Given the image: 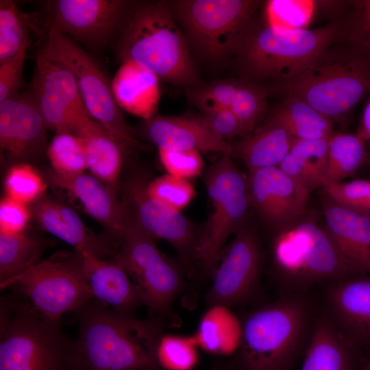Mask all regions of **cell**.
I'll list each match as a JSON object with an SVG mask.
<instances>
[{"label":"cell","mask_w":370,"mask_h":370,"mask_svg":"<svg viewBox=\"0 0 370 370\" xmlns=\"http://www.w3.org/2000/svg\"><path fill=\"white\" fill-rule=\"evenodd\" d=\"M166 1L190 49L211 61L235 56L262 4L256 0Z\"/></svg>","instance_id":"obj_6"},{"label":"cell","mask_w":370,"mask_h":370,"mask_svg":"<svg viewBox=\"0 0 370 370\" xmlns=\"http://www.w3.org/2000/svg\"><path fill=\"white\" fill-rule=\"evenodd\" d=\"M29 19L13 1H0V62L15 56L29 44Z\"/></svg>","instance_id":"obj_35"},{"label":"cell","mask_w":370,"mask_h":370,"mask_svg":"<svg viewBox=\"0 0 370 370\" xmlns=\"http://www.w3.org/2000/svg\"><path fill=\"white\" fill-rule=\"evenodd\" d=\"M42 241L31 234L0 233V284L39 262Z\"/></svg>","instance_id":"obj_32"},{"label":"cell","mask_w":370,"mask_h":370,"mask_svg":"<svg viewBox=\"0 0 370 370\" xmlns=\"http://www.w3.org/2000/svg\"><path fill=\"white\" fill-rule=\"evenodd\" d=\"M295 140L284 128L265 117L251 133L230 142L232 156L242 160L249 172L278 166Z\"/></svg>","instance_id":"obj_24"},{"label":"cell","mask_w":370,"mask_h":370,"mask_svg":"<svg viewBox=\"0 0 370 370\" xmlns=\"http://www.w3.org/2000/svg\"><path fill=\"white\" fill-rule=\"evenodd\" d=\"M7 197L29 205L40 199L46 190V184L40 174L31 164H13L4 180Z\"/></svg>","instance_id":"obj_38"},{"label":"cell","mask_w":370,"mask_h":370,"mask_svg":"<svg viewBox=\"0 0 370 370\" xmlns=\"http://www.w3.org/2000/svg\"><path fill=\"white\" fill-rule=\"evenodd\" d=\"M148 182L143 173L130 177L124 186L121 201L125 220L136 224L153 238L169 243L178 252L186 271H191L197 260L199 234L180 212L173 210L151 197L147 191Z\"/></svg>","instance_id":"obj_13"},{"label":"cell","mask_w":370,"mask_h":370,"mask_svg":"<svg viewBox=\"0 0 370 370\" xmlns=\"http://www.w3.org/2000/svg\"><path fill=\"white\" fill-rule=\"evenodd\" d=\"M160 162L168 174L188 180L198 176L204 168L200 152L158 149Z\"/></svg>","instance_id":"obj_42"},{"label":"cell","mask_w":370,"mask_h":370,"mask_svg":"<svg viewBox=\"0 0 370 370\" xmlns=\"http://www.w3.org/2000/svg\"><path fill=\"white\" fill-rule=\"evenodd\" d=\"M328 199L325 230L352 276H370V217Z\"/></svg>","instance_id":"obj_19"},{"label":"cell","mask_w":370,"mask_h":370,"mask_svg":"<svg viewBox=\"0 0 370 370\" xmlns=\"http://www.w3.org/2000/svg\"><path fill=\"white\" fill-rule=\"evenodd\" d=\"M334 203L370 217V180L358 179L321 186Z\"/></svg>","instance_id":"obj_40"},{"label":"cell","mask_w":370,"mask_h":370,"mask_svg":"<svg viewBox=\"0 0 370 370\" xmlns=\"http://www.w3.org/2000/svg\"><path fill=\"white\" fill-rule=\"evenodd\" d=\"M260 267L258 239L251 230L241 227L213 273L206 294L207 306L230 308L247 301L257 290Z\"/></svg>","instance_id":"obj_15"},{"label":"cell","mask_w":370,"mask_h":370,"mask_svg":"<svg viewBox=\"0 0 370 370\" xmlns=\"http://www.w3.org/2000/svg\"><path fill=\"white\" fill-rule=\"evenodd\" d=\"M46 153L52 170L60 175H76L87 169L83 142L72 133H56L48 144Z\"/></svg>","instance_id":"obj_34"},{"label":"cell","mask_w":370,"mask_h":370,"mask_svg":"<svg viewBox=\"0 0 370 370\" xmlns=\"http://www.w3.org/2000/svg\"><path fill=\"white\" fill-rule=\"evenodd\" d=\"M79 310L71 370H161L156 349L169 318L138 319L90 301Z\"/></svg>","instance_id":"obj_1"},{"label":"cell","mask_w":370,"mask_h":370,"mask_svg":"<svg viewBox=\"0 0 370 370\" xmlns=\"http://www.w3.org/2000/svg\"><path fill=\"white\" fill-rule=\"evenodd\" d=\"M198 346L193 336L164 334L156 349L161 370H193L199 362Z\"/></svg>","instance_id":"obj_36"},{"label":"cell","mask_w":370,"mask_h":370,"mask_svg":"<svg viewBox=\"0 0 370 370\" xmlns=\"http://www.w3.org/2000/svg\"><path fill=\"white\" fill-rule=\"evenodd\" d=\"M339 38L336 21L322 27L295 28L253 18L234 57L243 78L264 83L288 79L310 66Z\"/></svg>","instance_id":"obj_3"},{"label":"cell","mask_w":370,"mask_h":370,"mask_svg":"<svg viewBox=\"0 0 370 370\" xmlns=\"http://www.w3.org/2000/svg\"><path fill=\"white\" fill-rule=\"evenodd\" d=\"M116 51L122 62H136L160 80L188 88L201 82L189 43L166 1L135 2Z\"/></svg>","instance_id":"obj_2"},{"label":"cell","mask_w":370,"mask_h":370,"mask_svg":"<svg viewBox=\"0 0 370 370\" xmlns=\"http://www.w3.org/2000/svg\"><path fill=\"white\" fill-rule=\"evenodd\" d=\"M250 205L268 222L282 229L304 212L310 193L278 166L249 172Z\"/></svg>","instance_id":"obj_17"},{"label":"cell","mask_w":370,"mask_h":370,"mask_svg":"<svg viewBox=\"0 0 370 370\" xmlns=\"http://www.w3.org/2000/svg\"><path fill=\"white\" fill-rule=\"evenodd\" d=\"M210 370H230L228 367L223 362L219 360L214 362L211 366Z\"/></svg>","instance_id":"obj_48"},{"label":"cell","mask_w":370,"mask_h":370,"mask_svg":"<svg viewBox=\"0 0 370 370\" xmlns=\"http://www.w3.org/2000/svg\"><path fill=\"white\" fill-rule=\"evenodd\" d=\"M272 255L279 275L293 286L352 276L325 229L312 221H296L281 229Z\"/></svg>","instance_id":"obj_11"},{"label":"cell","mask_w":370,"mask_h":370,"mask_svg":"<svg viewBox=\"0 0 370 370\" xmlns=\"http://www.w3.org/2000/svg\"><path fill=\"white\" fill-rule=\"evenodd\" d=\"M330 300L347 340L352 345L370 346V276L340 280L331 289Z\"/></svg>","instance_id":"obj_22"},{"label":"cell","mask_w":370,"mask_h":370,"mask_svg":"<svg viewBox=\"0 0 370 370\" xmlns=\"http://www.w3.org/2000/svg\"><path fill=\"white\" fill-rule=\"evenodd\" d=\"M328 140H296L278 167L309 193L324 180Z\"/></svg>","instance_id":"obj_30"},{"label":"cell","mask_w":370,"mask_h":370,"mask_svg":"<svg viewBox=\"0 0 370 370\" xmlns=\"http://www.w3.org/2000/svg\"><path fill=\"white\" fill-rule=\"evenodd\" d=\"M339 39L370 54V0L348 1L340 16Z\"/></svg>","instance_id":"obj_37"},{"label":"cell","mask_w":370,"mask_h":370,"mask_svg":"<svg viewBox=\"0 0 370 370\" xmlns=\"http://www.w3.org/2000/svg\"><path fill=\"white\" fill-rule=\"evenodd\" d=\"M114 260L129 275L151 312L170 319L172 304L185 287L184 267L164 256L154 238L128 220Z\"/></svg>","instance_id":"obj_8"},{"label":"cell","mask_w":370,"mask_h":370,"mask_svg":"<svg viewBox=\"0 0 370 370\" xmlns=\"http://www.w3.org/2000/svg\"><path fill=\"white\" fill-rule=\"evenodd\" d=\"M32 214L42 230L76 248L75 239L58 209L57 201L49 199L39 200Z\"/></svg>","instance_id":"obj_43"},{"label":"cell","mask_w":370,"mask_h":370,"mask_svg":"<svg viewBox=\"0 0 370 370\" xmlns=\"http://www.w3.org/2000/svg\"><path fill=\"white\" fill-rule=\"evenodd\" d=\"M270 92L271 88L266 84L241 77L230 110L243 126L247 135L267 116Z\"/></svg>","instance_id":"obj_33"},{"label":"cell","mask_w":370,"mask_h":370,"mask_svg":"<svg viewBox=\"0 0 370 370\" xmlns=\"http://www.w3.org/2000/svg\"><path fill=\"white\" fill-rule=\"evenodd\" d=\"M356 370H370V356L367 360L360 367L356 369Z\"/></svg>","instance_id":"obj_49"},{"label":"cell","mask_w":370,"mask_h":370,"mask_svg":"<svg viewBox=\"0 0 370 370\" xmlns=\"http://www.w3.org/2000/svg\"><path fill=\"white\" fill-rule=\"evenodd\" d=\"M84 144L87 169L114 191L119 185L126 145L90 119L75 132Z\"/></svg>","instance_id":"obj_25"},{"label":"cell","mask_w":370,"mask_h":370,"mask_svg":"<svg viewBox=\"0 0 370 370\" xmlns=\"http://www.w3.org/2000/svg\"><path fill=\"white\" fill-rule=\"evenodd\" d=\"M241 332V320L229 308L214 306L202 316L193 337L198 347L205 352L227 356L238 349Z\"/></svg>","instance_id":"obj_29"},{"label":"cell","mask_w":370,"mask_h":370,"mask_svg":"<svg viewBox=\"0 0 370 370\" xmlns=\"http://www.w3.org/2000/svg\"><path fill=\"white\" fill-rule=\"evenodd\" d=\"M352 344L327 319L315 325L301 370H356Z\"/></svg>","instance_id":"obj_27"},{"label":"cell","mask_w":370,"mask_h":370,"mask_svg":"<svg viewBox=\"0 0 370 370\" xmlns=\"http://www.w3.org/2000/svg\"><path fill=\"white\" fill-rule=\"evenodd\" d=\"M135 2L125 0H56L51 28L86 45L102 47L120 35Z\"/></svg>","instance_id":"obj_14"},{"label":"cell","mask_w":370,"mask_h":370,"mask_svg":"<svg viewBox=\"0 0 370 370\" xmlns=\"http://www.w3.org/2000/svg\"><path fill=\"white\" fill-rule=\"evenodd\" d=\"M241 322L235 359L239 370H284L295 356L306 325V308L287 297L249 312Z\"/></svg>","instance_id":"obj_5"},{"label":"cell","mask_w":370,"mask_h":370,"mask_svg":"<svg viewBox=\"0 0 370 370\" xmlns=\"http://www.w3.org/2000/svg\"><path fill=\"white\" fill-rule=\"evenodd\" d=\"M47 129L32 96L0 102L1 153L9 162L26 163L47 152Z\"/></svg>","instance_id":"obj_16"},{"label":"cell","mask_w":370,"mask_h":370,"mask_svg":"<svg viewBox=\"0 0 370 370\" xmlns=\"http://www.w3.org/2000/svg\"><path fill=\"white\" fill-rule=\"evenodd\" d=\"M32 217L28 206L7 196L0 202V233L18 234L25 231Z\"/></svg>","instance_id":"obj_45"},{"label":"cell","mask_w":370,"mask_h":370,"mask_svg":"<svg viewBox=\"0 0 370 370\" xmlns=\"http://www.w3.org/2000/svg\"><path fill=\"white\" fill-rule=\"evenodd\" d=\"M201 115L214 133L227 142L236 137L240 138L247 136L243 126L229 108H222Z\"/></svg>","instance_id":"obj_46"},{"label":"cell","mask_w":370,"mask_h":370,"mask_svg":"<svg viewBox=\"0 0 370 370\" xmlns=\"http://www.w3.org/2000/svg\"><path fill=\"white\" fill-rule=\"evenodd\" d=\"M240 77L199 83L188 88V97L202 114L222 108L230 109Z\"/></svg>","instance_id":"obj_39"},{"label":"cell","mask_w":370,"mask_h":370,"mask_svg":"<svg viewBox=\"0 0 370 370\" xmlns=\"http://www.w3.org/2000/svg\"><path fill=\"white\" fill-rule=\"evenodd\" d=\"M147 191L155 199L178 212L187 206L195 195L194 187L187 180L169 174L148 182Z\"/></svg>","instance_id":"obj_41"},{"label":"cell","mask_w":370,"mask_h":370,"mask_svg":"<svg viewBox=\"0 0 370 370\" xmlns=\"http://www.w3.org/2000/svg\"><path fill=\"white\" fill-rule=\"evenodd\" d=\"M42 51L73 73L89 115L112 137L127 147L148 148L135 138L102 69L74 40L64 34L49 32Z\"/></svg>","instance_id":"obj_9"},{"label":"cell","mask_w":370,"mask_h":370,"mask_svg":"<svg viewBox=\"0 0 370 370\" xmlns=\"http://www.w3.org/2000/svg\"><path fill=\"white\" fill-rule=\"evenodd\" d=\"M143 134L158 149L217 152L232 156L231 143L216 135L201 114H156L145 121Z\"/></svg>","instance_id":"obj_18"},{"label":"cell","mask_w":370,"mask_h":370,"mask_svg":"<svg viewBox=\"0 0 370 370\" xmlns=\"http://www.w3.org/2000/svg\"><path fill=\"white\" fill-rule=\"evenodd\" d=\"M232 158L223 154L208 169L204 177L212 212L200 234L197 260L205 275L219 259L227 239L243 227L241 223L251 206L248 180Z\"/></svg>","instance_id":"obj_12"},{"label":"cell","mask_w":370,"mask_h":370,"mask_svg":"<svg viewBox=\"0 0 370 370\" xmlns=\"http://www.w3.org/2000/svg\"><path fill=\"white\" fill-rule=\"evenodd\" d=\"M0 286L1 289L16 286L36 312L56 321L67 312L80 310L92 299L80 256L75 251L39 261Z\"/></svg>","instance_id":"obj_10"},{"label":"cell","mask_w":370,"mask_h":370,"mask_svg":"<svg viewBox=\"0 0 370 370\" xmlns=\"http://www.w3.org/2000/svg\"><path fill=\"white\" fill-rule=\"evenodd\" d=\"M160 79L132 61H124L116 72L111 88L119 108L147 121L156 115Z\"/></svg>","instance_id":"obj_23"},{"label":"cell","mask_w":370,"mask_h":370,"mask_svg":"<svg viewBox=\"0 0 370 370\" xmlns=\"http://www.w3.org/2000/svg\"><path fill=\"white\" fill-rule=\"evenodd\" d=\"M32 83L54 96L77 121V125L82 120L91 117L83 103L73 73L42 51L36 58Z\"/></svg>","instance_id":"obj_28"},{"label":"cell","mask_w":370,"mask_h":370,"mask_svg":"<svg viewBox=\"0 0 370 370\" xmlns=\"http://www.w3.org/2000/svg\"><path fill=\"white\" fill-rule=\"evenodd\" d=\"M29 44L15 56L0 62V102L17 94L23 86V70Z\"/></svg>","instance_id":"obj_44"},{"label":"cell","mask_w":370,"mask_h":370,"mask_svg":"<svg viewBox=\"0 0 370 370\" xmlns=\"http://www.w3.org/2000/svg\"><path fill=\"white\" fill-rule=\"evenodd\" d=\"M78 254L92 299L112 306L119 312L131 315L143 304L135 284L116 262L86 253Z\"/></svg>","instance_id":"obj_21"},{"label":"cell","mask_w":370,"mask_h":370,"mask_svg":"<svg viewBox=\"0 0 370 370\" xmlns=\"http://www.w3.org/2000/svg\"><path fill=\"white\" fill-rule=\"evenodd\" d=\"M368 96L356 133L365 142L370 141V93Z\"/></svg>","instance_id":"obj_47"},{"label":"cell","mask_w":370,"mask_h":370,"mask_svg":"<svg viewBox=\"0 0 370 370\" xmlns=\"http://www.w3.org/2000/svg\"><path fill=\"white\" fill-rule=\"evenodd\" d=\"M268 111L266 118L284 128L296 140L328 139L334 132L333 121L304 100L286 95Z\"/></svg>","instance_id":"obj_26"},{"label":"cell","mask_w":370,"mask_h":370,"mask_svg":"<svg viewBox=\"0 0 370 370\" xmlns=\"http://www.w3.org/2000/svg\"><path fill=\"white\" fill-rule=\"evenodd\" d=\"M366 143L356 134L334 132L328 140L323 184L341 182L354 175L369 157Z\"/></svg>","instance_id":"obj_31"},{"label":"cell","mask_w":370,"mask_h":370,"mask_svg":"<svg viewBox=\"0 0 370 370\" xmlns=\"http://www.w3.org/2000/svg\"><path fill=\"white\" fill-rule=\"evenodd\" d=\"M47 175L54 186L77 199L90 217L121 242L125 229V218L122 202L117 199L116 191L91 173L84 172L66 176L51 170Z\"/></svg>","instance_id":"obj_20"},{"label":"cell","mask_w":370,"mask_h":370,"mask_svg":"<svg viewBox=\"0 0 370 370\" xmlns=\"http://www.w3.org/2000/svg\"><path fill=\"white\" fill-rule=\"evenodd\" d=\"M273 85L271 92L296 96L339 121L370 93V54L338 38L308 68Z\"/></svg>","instance_id":"obj_4"},{"label":"cell","mask_w":370,"mask_h":370,"mask_svg":"<svg viewBox=\"0 0 370 370\" xmlns=\"http://www.w3.org/2000/svg\"><path fill=\"white\" fill-rule=\"evenodd\" d=\"M3 308V307H2ZM1 311L0 370H71L73 342L30 305Z\"/></svg>","instance_id":"obj_7"}]
</instances>
